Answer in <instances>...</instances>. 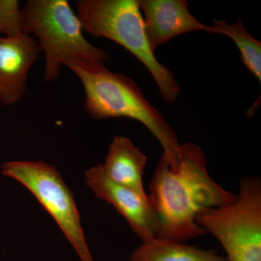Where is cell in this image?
<instances>
[{
  "label": "cell",
  "instance_id": "obj_1",
  "mask_svg": "<svg viewBox=\"0 0 261 261\" xmlns=\"http://www.w3.org/2000/svg\"><path fill=\"white\" fill-rule=\"evenodd\" d=\"M149 188L157 218L156 238L180 243L207 233L196 222L197 215L237 198L211 177L203 150L192 142L180 146L179 157L173 166L161 158Z\"/></svg>",
  "mask_w": 261,
  "mask_h": 261
},
{
  "label": "cell",
  "instance_id": "obj_2",
  "mask_svg": "<svg viewBox=\"0 0 261 261\" xmlns=\"http://www.w3.org/2000/svg\"><path fill=\"white\" fill-rule=\"evenodd\" d=\"M64 65L82 82L86 94L84 107L91 118L99 121L123 117L140 122L161 144L163 159L171 166L177 162L181 146L177 135L135 81L111 71L105 64L69 61Z\"/></svg>",
  "mask_w": 261,
  "mask_h": 261
},
{
  "label": "cell",
  "instance_id": "obj_3",
  "mask_svg": "<svg viewBox=\"0 0 261 261\" xmlns=\"http://www.w3.org/2000/svg\"><path fill=\"white\" fill-rule=\"evenodd\" d=\"M25 35L32 34L45 58L44 80H56L69 61L102 65L109 53L89 43L80 19L67 0H28L21 8Z\"/></svg>",
  "mask_w": 261,
  "mask_h": 261
},
{
  "label": "cell",
  "instance_id": "obj_4",
  "mask_svg": "<svg viewBox=\"0 0 261 261\" xmlns=\"http://www.w3.org/2000/svg\"><path fill=\"white\" fill-rule=\"evenodd\" d=\"M75 7L84 32L111 39L130 51L149 70L163 99L176 100L179 84L149 45L138 0H78Z\"/></svg>",
  "mask_w": 261,
  "mask_h": 261
},
{
  "label": "cell",
  "instance_id": "obj_5",
  "mask_svg": "<svg viewBox=\"0 0 261 261\" xmlns=\"http://www.w3.org/2000/svg\"><path fill=\"white\" fill-rule=\"evenodd\" d=\"M196 222L219 242L227 261H261L260 180L243 178L236 200L202 211Z\"/></svg>",
  "mask_w": 261,
  "mask_h": 261
},
{
  "label": "cell",
  "instance_id": "obj_6",
  "mask_svg": "<svg viewBox=\"0 0 261 261\" xmlns=\"http://www.w3.org/2000/svg\"><path fill=\"white\" fill-rule=\"evenodd\" d=\"M1 173L32 192L56 221L81 261H94L86 241L74 196L55 166L42 161H8L3 163Z\"/></svg>",
  "mask_w": 261,
  "mask_h": 261
},
{
  "label": "cell",
  "instance_id": "obj_7",
  "mask_svg": "<svg viewBox=\"0 0 261 261\" xmlns=\"http://www.w3.org/2000/svg\"><path fill=\"white\" fill-rule=\"evenodd\" d=\"M84 178L98 198L112 205L127 220L142 242L157 238V218L148 195H140L113 181L105 173L102 164L87 169Z\"/></svg>",
  "mask_w": 261,
  "mask_h": 261
},
{
  "label": "cell",
  "instance_id": "obj_8",
  "mask_svg": "<svg viewBox=\"0 0 261 261\" xmlns=\"http://www.w3.org/2000/svg\"><path fill=\"white\" fill-rule=\"evenodd\" d=\"M40 47L31 35L9 39L0 37V103L11 106L23 98L29 70Z\"/></svg>",
  "mask_w": 261,
  "mask_h": 261
},
{
  "label": "cell",
  "instance_id": "obj_9",
  "mask_svg": "<svg viewBox=\"0 0 261 261\" xmlns=\"http://www.w3.org/2000/svg\"><path fill=\"white\" fill-rule=\"evenodd\" d=\"M138 3L144 14L146 35L154 51L176 36L205 30L206 25L192 15L185 0H138Z\"/></svg>",
  "mask_w": 261,
  "mask_h": 261
},
{
  "label": "cell",
  "instance_id": "obj_10",
  "mask_svg": "<svg viewBox=\"0 0 261 261\" xmlns=\"http://www.w3.org/2000/svg\"><path fill=\"white\" fill-rule=\"evenodd\" d=\"M147 156L125 136H116L108 147L103 170L108 177L142 195H147L143 175Z\"/></svg>",
  "mask_w": 261,
  "mask_h": 261
},
{
  "label": "cell",
  "instance_id": "obj_11",
  "mask_svg": "<svg viewBox=\"0 0 261 261\" xmlns=\"http://www.w3.org/2000/svg\"><path fill=\"white\" fill-rule=\"evenodd\" d=\"M129 258L130 261H227L215 250L156 238L142 242Z\"/></svg>",
  "mask_w": 261,
  "mask_h": 261
},
{
  "label": "cell",
  "instance_id": "obj_12",
  "mask_svg": "<svg viewBox=\"0 0 261 261\" xmlns=\"http://www.w3.org/2000/svg\"><path fill=\"white\" fill-rule=\"evenodd\" d=\"M204 31L231 38L240 51L244 64L261 83V42L250 35L240 15L232 24L214 19L213 25H205Z\"/></svg>",
  "mask_w": 261,
  "mask_h": 261
},
{
  "label": "cell",
  "instance_id": "obj_13",
  "mask_svg": "<svg viewBox=\"0 0 261 261\" xmlns=\"http://www.w3.org/2000/svg\"><path fill=\"white\" fill-rule=\"evenodd\" d=\"M0 33L9 39L25 35L18 0H0Z\"/></svg>",
  "mask_w": 261,
  "mask_h": 261
}]
</instances>
